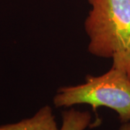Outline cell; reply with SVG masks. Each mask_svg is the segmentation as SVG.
Segmentation results:
<instances>
[{"instance_id": "cell-1", "label": "cell", "mask_w": 130, "mask_h": 130, "mask_svg": "<svg viewBox=\"0 0 130 130\" xmlns=\"http://www.w3.org/2000/svg\"><path fill=\"white\" fill-rule=\"evenodd\" d=\"M56 108L88 104L95 110L106 107L118 113L121 123L130 121V80L120 69L112 67L100 76H87L85 83L58 89L53 99Z\"/></svg>"}, {"instance_id": "cell-2", "label": "cell", "mask_w": 130, "mask_h": 130, "mask_svg": "<svg viewBox=\"0 0 130 130\" xmlns=\"http://www.w3.org/2000/svg\"><path fill=\"white\" fill-rule=\"evenodd\" d=\"M92 6L85 22L88 51L113 58L130 48V0H88Z\"/></svg>"}, {"instance_id": "cell-3", "label": "cell", "mask_w": 130, "mask_h": 130, "mask_svg": "<svg viewBox=\"0 0 130 130\" xmlns=\"http://www.w3.org/2000/svg\"><path fill=\"white\" fill-rule=\"evenodd\" d=\"M0 130H59L49 106L41 108L32 117L18 122L0 125Z\"/></svg>"}, {"instance_id": "cell-4", "label": "cell", "mask_w": 130, "mask_h": 130, "mask_svg": "<svg viewBox=\"0 0 130 130\" xmlns=\"http://www.w3.org/2000/svg\"><path fill=\"white\" fill-rule=\"evenodd\" d=\"M61 118L62 124L59 130H85L92 117L88 111H80L72 108L62 112Z\"/></svg>"}, {"instance_id": "cell-5", "label": "cell", "mask_w": 130, "mask_h": 130, "mask_svg": "<svg viewBox=\"0 0 130 130\" xmlns=\"http://www.w3.org/2000/svg\"><path fill=\"white\" fill-rule=\"evenodd\" d=\"M112 59V67L122 70L130 80V48L125 52L115 56Z\"/></svg>"}, {"instance_id": "cell-6", "label": "cell", "mask_w": 130, "mask_h": 130, "mask_svg": "<svg viewBox=\"0 0 130 130\" xmlns=\"http://www.w3.org/2000/svg\"><path fill=\"white\" fill-rule=\"evenodd\" d=\"M119 130H130V121L126 123H123Z\"/></svg>"}]
</instances>
